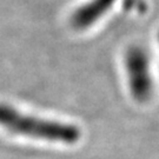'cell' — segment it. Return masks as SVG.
<instances>
[{
	"instance_id": "cell-1",
	"label": "cell",
	"mask_w": 159,
	"mask_h": 159,
	"mask_svg": "<svg viewBox=\"0 0 159 159\" xmlns=\"http://www.w3.org/2000/svg\"><path fill=\"white\" fill-rule=\"evenodd\" d=\"M0 126L14 134L64 144H74L81 136L78 126L20 113L17 108L2 102L0 104Z\"/></svg>"
},
{
	"instance_id": "cell-2",
	"label": "cell",
	"mask_w": 159,
	"mask_h": 159,
	"mask_svg": "<svg viewBox=\"0 0 159 159\" xmlns=\"http://www.w3.org/2000/svg\"><path fill=\"white\" fill-rule=\"evenodd\" d=\"M125 66L133 98L140 102L150 100L153 94V79L148 53L142 47H130L125 54Z\"/></svg>"
},
{
	"instance_id": "cell-3",
	"label": "cell",
	"mask_w": 159,
	"mask_h": 159,
	"mask_svg": "<svg viewBox=\"0 0 159 159\" xmlns=\"http://www.w3.org/2000/svg\"><path fill=\"white\" fill-rule=\"evenodd\" d=\"M116 0H91L87 4L79 7L74 12L72 17V26L77 30H84L90 27L92 24L96 23L104 13L111 8ZM124 7L126 10H137L138 12L146 11V4L144 0H124Z\"/></svg>"
},
{
	"instance_id": "cell-4",
	"label": "cell",
	"mask_w": 159,
	"mask_h": 159,
	"mask_svg": "<svg viewBox=\"0 0 159 159\" xmlns=\"http://www.w3.org/2000/svg\"><path fill=\"white\" fill-rule=\"evenodd\" d=\"M158 38H159V37H158Z\"/></svg>"
}]
</instances>
